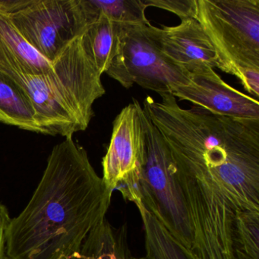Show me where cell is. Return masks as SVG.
<instances>
[{
	"mask_svg": "<svg viewBox=\"0 0 259 259\" xmlns=\"http://www.w3.org/2000/svg\"><path fill=\"white\" fill-rule=\"evenodd\" d=\"M159 95L147 96L142 108L166 144L196 250L227 252L237 215L259 212V119L185 109L170 93Z\"/></svg>",
	"mask_w": 259,
	"mask_h": 259,
	"instance_id": "cell-1",
	"label": "cell"
},
{
	"mask_svg": "<svg viewBox=\"0 0 259 259\" xmlns=\"http://www.w3.org/2000/svg\"><path fill=\"white\" fill-rule=\"evenodd\" d=\"M259 212L241 213L233 239L234 259H259Z\"/></svg>",
	"mask_w": 259,
	"mask_h": 259,
	"instance_id": "cell-17",
	"label": "cell"
},
{
	"mask_svg": "<svg viewBox=\"0 0 259 259\" xmlns=\"http://www.w3.org/2000/svg\"><path fill=\"white\" fill-rule=\"evenodd\" d=\"M33 0H0V13L9 16L22 11L32 3Z\"/></svg>",
	"mask_w": 259,
	"mask_h": 259,
	"instance_id": "cell-20",
	"label": "cell"
},
{
	"mask_svg": "<svg viewBox=\"0 0 259 259\" xmlns=\"http://www.w3.org/2000/svg\"><path fill=\"white\" fill-rule=\"evenodd\" d=\"M146 8L156 7L177 15L181 21L195 19V0H142Z\"/></svg>",
	"mask_w": 259,
	"mask_h": 259,
	"instance_id": "cell-18",
	"label": "cell"
},
{
	"mask_svg": "<svg viewBox=\"0 0 259 259\" xmlns=\"http://www.w3.org/2000/svg\"><path fill=\"white\" fill-rule=\"evenodd\" d=\"M145 153L143 108L133 99L113 121L110 145L103 158L102 179L112 192L118 189L125 200L135 204L142 201Z\"/></svg>",
	"mask_w": 259,
	"mask_h": 259,
	"instance_id": "cell-8",
	"label": "cell"
},
{
	"mask_svg": "<svg viewBox=\"0 0 259 259\" xmlns=\"http://www.w3.org/2000/svg\"><path fill=\"white\" fill-rule=\"evenodd\" d=\"M189 78L187 84L172 89L171 95L214 114L259 119L258 99L229 85L212 68H201L189 74Z\"/></svg>",
	"mask_w": 259,
	"mask_h": 259,
	"instance_id": "cell-9",
	"label": "cell"
},
{
	"mask_svg": "<svg viewBox=\"0 0 259 259\" xmlns=\"http://www.w3.org/2000/svg\"><path fill=\"white\" fill-rule=\"evenodd\" d=\"M8 17L25 40L51 63L89 26L82 0H33Z\"/></svg>",
	"mask_w": 259,
	"mask_h": 259,
	"instance_id": "cell-7",
	"label": "cell"
},
{
	"mask_svg": "<svg viewBox=\"0 0 259 259\" xmlns=\"http://www.w3.org/2000/svg\"><path fill=\"white\" fill-rule=\"evenodd\" d=\"M0 122L41 133L30 98L25 91L0 72Z\"/></svg>",
	"mask_w": 259,
	"mask_h": 259,
	"instance_id": "cell-13",
	"label": "cell"
},
{
	"mask_svg": "<svg viewBox=\"0 0 259 259\" xmlns=\"http://www.w3.org/2000/svg\"><path fill=\"white\" fill-rule=\"evenodd\" d=\"M113 192L72 136L55 145L25 208L11 219L6 259H71L108 211Z\"/></svg>",
	"mask_w": 259,
	"mask_h": 259,
	"instance_id": "cell-2",
	"label": "cell"
},
{
	"mask_svg": "<svg viewBox=\"0 0 259 259\" xmlns=\"http://www.w3.org/2000/svg\"><path fill=\"white\" fill-rule=\"evenodd\" d=\"M51 69L52 63L25 40L8 16L0 13V72L34 75Z\"/></svg>",
	"mask_w": 259,
	"mask_h": 259,
	"instance_id": "cell-11",
	"label": "cell"
},
{
	"mask_svg": "<svg viewBox=\"0 0 259 259\" xmlns=\"http://www.w3.org/2000/svg\"><path fill=\"white\" fill-rule=\"evenodd\" d=\"M143 122L146 153L140 186L142 202L195 259L193 230L166 144L144 110Z\"/></svg>",
	"mask_w": 259,
	"mask_h": 259,
	"instance_id": "cell-5",
	"label": "cell"
},
{
	"mask_svg": "<svg viewBox=\"0 0 259 259\" xmlns=\"http://www.w3.org/2000/svg\"><path fill=\"white\" fill-rule=\"evenodd\" d=\"M10 221L8 208L0 203V259H6V244Z\"/></svg>",
	"mask_w": 259,
	"mask_h": 259,
	"instance_id": "cell-19",
	"label": "cell"
},
{
	"mask_svg": "<svg viewBox=\"0 0 259 259\" xmlns=\"http://www.w3.org/2000/svg\"><path fill=\"white\" fill-rule=\"evenodd\" d=\"M210 40L217 68L259 97V0H195V16Z\"/></svg>",
	"mask_w": 259,
	"mask_h": 259,
	"instance_id": "cell-4",
	"label": "cell"
},
{
	"mask_svg": "<svg viewBox=\"0 0 259 259\" xmlns=\"http://www.w3.org/2000/svg\"><path fill=\"white\" fill-rule=\"evenodd\" d=\"M126 224L115 227L104 219L83 242L71 259H133Z\"/></svg>",
	"mask_w": 259,
	"mask_h": 259,
	"instance_id": "cell-12",
	"label": "cell"
},
{
	"mask_svg": "<svg viewBox=\"0 0 259 259\" xmlns=\"http://www.w3.org/2000/svg\"><path fill=\"white\" fill-rule=\"evenodd\" d=\"M145 231L146 259H194L142 201L136 204Z\"/></svg>",
	"mask_w": 259,
	"mask_h": 259,
	"instance_id": "cell-15",
	"label": "cell"
},
{
	"mask_svg": "<svg viewBox=\"0 0 259 259\" xmlns=\"http://www.w3.org/2000/svg\"><path fill=\"white\" fill-rule=\"evenodd\" d=\"M5 75L28 95L41 134L67 138L87 130L93 104L106 93L102 74L84 50L81 37L53 62L47 73Z\"/></svg>",
	"mask_w": 259,
	"mask_h": 259,
	"instance_id": "cell-3",
	"label": "cell"
},
{
	"mask_svg": "<svg viewBox=\"0 0 259 259\" xmlns=\"http://www.w3.org/2000/svg\"><path fill=\"white\" fill-rule=\"evenodd\" d=\"M148 25H120L117 52L107 72L122 87L135 84L156 93H171L189 82V73L160 52Z\"/></svg>",
	"mask_w": 259,
	"mask_h": 259,
	"instance_id": "cell-6",
	"label": "cell"
},
{
	"mask_svg": "<svg viewBox=\"0 0 259 259\" xmlns=\"http://www.w3.org/2000/svg\"><path fill=\"white\" fill-rule=\"evenodd\" d=\"M119 28V24L100 15L81 36L84 50L101 74L107 72L117 52Z\"/></svg>",
	"mask_w": 259,
	"mask_h": 259,
	"instance_id": "cell-14",
	"label": "cell"
},
{
	"mask_svg": "<svg viewBox=\"0 0 259 259\" xmlns=\"http://www.w3.org/2000/svg\"><path fill=\"white\" fill-rule=\"evenodd\" d=\"M160 52L172 64L191 74L201 68H217L214 50L199 22L195 19L181 21L177 26H149Z\"/></svg>",
	"mask_w": 259,
	"mask_h": 259,
	"instance_id": "cell-10",
	"label": "cell"
},
{
	"mask_svg": "<svg viewBox=\"0 0 259 259\" xmlns=\"http://www.w3.org/2000/svg\"><path fill=\"white\" fill-rule=\"evenodd\" d=\"M133 259H146V258H145V257H139V258H138V257H133Z\"/></svg>",
	"mask_w": 259,
	"mask_h": 259,
	"instance_id": "cell-21",
	"label": "cell"
},
{
	"mask_svg": "<svg viewBox=\"0 0 259 259\" xmlns=\"http://www.w3.org/2000/svg\"><path fill=\"white\" fill-rule=\"evenodd\" d=\"M83 4L91 24L96 22L100 15L122 25L150 24L142 0H83Z\"/></svg>",
	"mask_w": 259,
	"mask_h": 259,
	"instance_id": "cell-16",
	"label": "cell"
}]
</instances>
